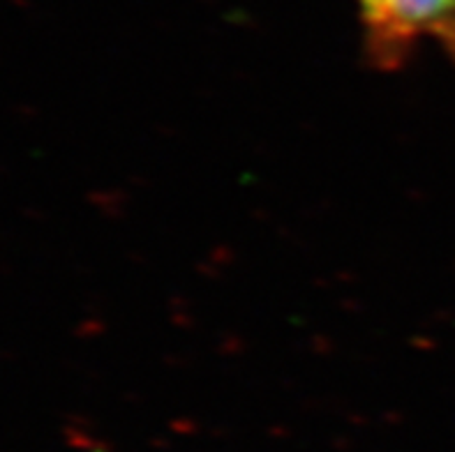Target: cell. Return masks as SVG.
I'll return each mask as SVG.
<instances>
[{
  "instance_id": "cell-1",
  "label": "cell",
  "mask_w": 455,
  "mask_h": 452,
  "mask_svg": "<svg viewBox=\"0 0 455 452\" xmlns=\"http://www.w3.org/2000/svg\"><path fill=\"white\" fill-rule=\"evenodd\" d=\"M365 40L381 69L407 63L421 40L437 42L455 60V0H381L379 21Z\"/></svg>"
},
{
  "instance_id": "cell-2",
  "label": "cell",
  "mask_w": 455,
  "mask_h": 452,
  "mask_svg": "<svg viewBox=\"0 0 455 452\" xmlns=\"http://www.w3.org/2000/svg\"><path fill=\"white\" fill-rule=\"evenodd\" d=\"M361 5V17H363L365 33L375 28V23L379 21V12H381V0H358Z\"/></svg>"
}]
</instances>
